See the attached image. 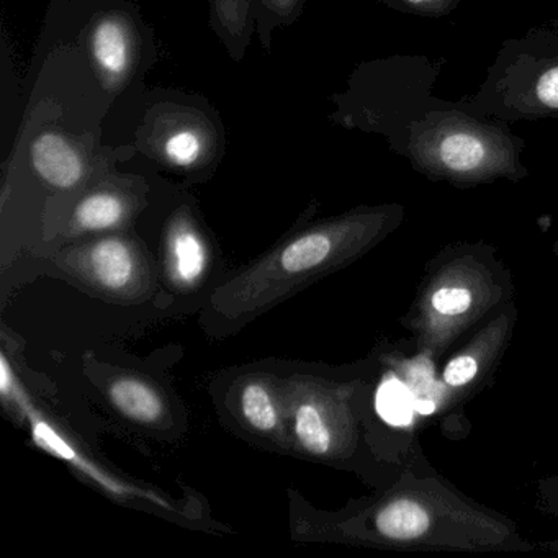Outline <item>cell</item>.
I'll return each instance as SVG.
<instances>
[{
    "mask_svg": "<svg viewBox=\"0 0 558 558\" xmlns=\"http://www.w3.org/2000/svg\"><path fill=\"white\" fill-rule=\"evenodd\" d=\"M524 148V138L515 135L509 123L473 116L459 102H449L410 126L401 156L433 181L469 187L496 179L525 178Z\"/></svg>",
    "mask_w": 558,
    "mask_h": 558,
    "instance_id": "cell-1",
    "label": "cell"
},
{
    "mask_svg": "<svg viewBox=\"0 0 558 558\" xmlns=\"http://www.w3.org/2000/svg\"><path fill=\"white\" fill-rule=\"evenodd\" d=\"M459 104L506 123L558 119V21L502 41L478 90Z\"/></svg>",
    "mask_w": 558,
    "mask_h": 558,
    "instance_id": "cell-2",
    "label": "cell"
},
{
    "mask_svg": "<svg viewBox=\"0 0 558 558\" xmlns=\"http://www.w3.org/2000/svg\"><path fill=\"white\" fill-rule=\"evenodd\" d=\"M372 122L387 136L390 148L403 155L410 126L430 110L447 106L434 96L440 66L426 54H398L377 66Z\"/></svg>",
    "mask_w": 558,
    "mask_h": 558,
    "instance_id": "cell-3",
    "label": "cell"
},
{
    "mask_svg": "<svg viewBox=\"0 0 558 558\" xmlns=\"http://www.w3.org/2000/svg\"><path fill=\"white\" fill-rule=\"evenodd\" d=\"M32 162L35 171L60 189H71L83 179V159L70 142L57 133H45L32 145Z\"/></svg>",
    "mask_w": 558,
    "mask_h": 558,
    "instance_id": "cell-4",
    "label": "cell"
},
{
    "mask_svg": "<svg viewBox=\"0 0 558 558\" xmlns=\"http://www.w3.org/2000/svg\"><path fill=\"white\" fill-rule=\"evenodd\" d=\"M90 266L96 279L112 290L129 286L135 272L132 251L119 240H107L97 244L90 254Z\"/></svg>",
    "mask_w": 558,
    "mask_h": 558,
    "instance_id": "cell-5",
    "label": "cell"
},
{
    "mask_svg": "<svg viewBox=\"0 0 558 558\" xmlns=\"http://www.w3.org/2000/svg\"><path fill=\"white\" fill-rule=\"evenodd\" d=\"M378 532L391 541H411L429 529V514L423 506L410 499H400L378 512Z\"/></svg>",
    "mask_w": 558,
    "mask_h": 558,
    "instance_id": "cell-6",
    "label": "cell"
},
{
    "mask_svg": "<svg viewBox=\"0 0 558 558\" xmlns=\"http://www.w3.org/2000/svg\"><path fill=\"white\" fill-rule=\"evenodd\" d=\"M110 397H112L113 404L125 416L132 417L138 423H155L161 416V398L143 381L132 380V378L116 381L110 388Z\"/></svg>",
    "mask_w": 558,
    "mask_h": 558,
    "instance_id": "cell-7",
    "label": "cell"
},
{
    "mask_svg": "<svg viewBox=\"0 0 558 558\" xmlns=\"http://www.w3.org/2000/svg\"><path fill=\"white\" fill-rule=\"evenodd\" d=\"M335 241L328 233H310L299 238L280 253V267L287 274L316 269L331 256Z\"/></svg>",
    "mask_w": 558,
    "mask_h": 558,
    "instance_id": "cell-8",
    "label": "cell"
},
{
    "mask_svg": "<svg viewBox=\"0 0 558 558\" xmlns=\"http://www.w3.org/2000/svg\"><path fill=\"white\" fill-rule=\"evenodd\" d=\"M94 57L104 71L122 74L129 64V44L123 28L117 22L106 21L94 32Z\"/></svg>",
    "mask_w": 558,
    "mask_h": 558,
    "instance_id": "cell-9",
    "label": "cell"
},
{
    "mask_svg": "<svg viewBox=\"0 0 558 558\" xmlns=\"http://www.w3.org/2000/svg\"><path fill=\"white\" fill-rule=\"evenodd\" d=\"M172 260L174 272L181 282L192 283L204 274L207 256L205 247L194 231L182 228L172 236Z\"/></svg>",
    "mask_w": 558,
    "mask_h": 558,
    "instance_id": "cell-10",
    "label": "cell"
},
{
    "mask_svg": "<svg viewBox=\"0 0 558 558\" xmlns=\"http://www.w3.org/2000/svg\"><path fill=\"white\" fill-rule=\"evenodd\" d=\"M295 434L300 444L315 456H323L331 449V430L322 411L313 403H302L296 408Z\"/></svg>",
    "mask_w": 558,
    "mask_h": 558,
    "instance_id": "cell-11",
    "label": "cell"
},
{
    "mask_svg": "<svg viewBox=\"0 0 558 558\" xmlns=\"http://www.w3.org/2000/svg\"><path fill=\"white\" fill-rule=\"evenodd\" d=\"M377 411L387 423L407 426L413 420L414 400L407 385L397 378H388L378 388Z\"/></svg>",
    "mask_w": 558,
    "mask_h": 558,
    "instance_id": "cell-12",
    "label": "cell"
},
{
    "mask_svg": "<svg viewBox=\"0 0 558 558\" xmlns=\"http://www.w3.org/2000/svg\"><path fill=\"white\" fill-rule=\"evenodd\" d=\"M122 201L116 195L97 194L86 198L77 208V221L86 230H107L123 218Z\"/></svg>",
    "mask_w": 558,
    "mask_h": 558,
    "instance_id": "cell-13",
    "label": "cell"
},
{
    "mask_svg": "<svg viewBox=\"0 0 558 558\" xmlns=\"http://www.w3.org/2000/svg\"><path fill=\"white\" fill-rule=\"evenodd\" d=\"M241 410L251 426L257 430H272L277 426V411L264 385L250 384L241 395Z\"/></svg>",
    "mask_w": 558,
    "mask_h": 558,
    "instance_id": "cell-14",
    "label": "cell"
},
{
    "mask_svg": "<svg viewBox=\"0 0 558 558\" xmlns=\"http://www.w3.org/2000/svg\"><path fill=\"white\" fill-rule=\"evenodd\" d=\"M395 11L416 17L444 19L452 14L462 0H384Z\"/></svg>",
    "mask_w": 558,
    "mask_h": 558,
    "instance_id": "cell-15",
    "label": "cell"
},
{
    "mask_svg": "<svg viewBox=\"0 0 558 558\" xmlns=\"http://www.w3.org/2000/svg\"><path fill=\"white\" fill-rule=\"evenodd\" d=\"M434 312L442 316L463 315L472 305V293L463 287L446 286L436 290L433 295Z\"/></svg>",
    "mask_w": 558,
    "mask_h": 558,
    "instance_id": "cell-16",
    "label": "cell"
},
{
    "mask_svg": "<svg viewBox=\"0 0 558 558\" xmlns=\"http://www.w3.org/2000/svg\"><path fill=\"white\" fill-rule=\"evenodd\" d=\"M202 143L195 133L179 132L166 143V155L174 165L191 166L201 156Z\"/></svg>",
    "mask_w": 558,
    "mask_h": 558,
    "instance_id": "cell-17",
    "label": "cell"
},
{
    "mask_svg": "<svg viewBox=\"0 0 558 558\" xmlns=\"http://www.w3.org/2000/svg\"><path fill=\"white\" fill-rule=\"evenodd\" d=\"M478 372V364L470 355H460L452 359L444 371V381L450 387H462L475 378Z\"/></svg>",
    "mask_w": 558,
    "mask_h": 558,
    "instance_id": "cell-18",
    "label": "cell"
},
{
    "mask_svg": "<svg viewBox=\"0 0 558 558\" xmlns=\"http://www.w3.org/2000/svg\"><path fill=\"white\" fill-rule=\"evenodd\" d=\"M414 411L417 414H423V416H429L436 411V403L430 400H426V398H421V400H414Z\"/></svg>",
    "mask_w": 558,
    "mask_h": 558,
    "instance_id": "cell-19",
    "label": "cell"
}]
</instances>
